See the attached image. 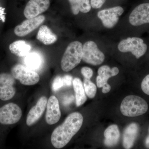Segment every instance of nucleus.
<instances>
[{
  "label": "nucleus",
  "instance_id": "17",
  "mask_svg": "<svg viewBox=\"0 0 149 149\" xmlns=\"http://www.w3.org/2000/svg\"><path fill=\"white\" fill-rule=\"evenodd\" d=\"M37 39L44 45H49L56 42L58 37L47 26L43 25L38 31Z\"/></svg>",
  "mask_w": 149,
  "mask_h": 149
},
{
  "label": "nucleus",
  "instance_id": "31",
  "mask_svg": "<svg viewBox=\"0 0 149 149\" xmlns=\"http://www.w3.org/2000/svg\"></svg>",
  "mask_w": 149,
  "mask_h": 149
},
{
  "label": "nucleus",
  "instance_id": "5",
  "mask_svg": "<svg viewBox=\"0 0 149 149\" xmlns=\"http://www.w3.org/2000/svg\"><path fill=\"white\" fill-rule=\"evenodd\" d=\"M11 73L15 79L24 85H35L40 80V76L37 72L20 64L14 65L12 68Z\"/></svg>",
  "mask_w": 149,
  "mask_h": 149
},
{
  "label": "nucleus",
  "instance_id": "15",
  "mask_svg": "<svg viewBox=\"0 0 149 149\" xmlns=\"http://www.w3.org/2000/svg\"><path fill=\"white\" fill-rule=\"evenodd\" d=\"M139 126L136 123L128 125L124 130L123 144L125 149H130L133 146L139 132Z\"/></svg>",
  "mask_w": 149,
  "mask_h": 149
},
{
  "label": "nucleus",
  "instance_id": "6",
  "mask_svg": "<svg viewBox=\"0 0 149 149\" xmlns=\"http://www.w3.org/2000/svg\"><path fill=\"white\" fill-rule=\"evenodd\" d=\"M105 59L103 53L99 49L97 44L92 41L85 42L83 45V61L92 65L101 64Z\"/></svg>",
  "mask_w": 149,
  "mask_h": 149
},
{
  "label": "nucleus",
  "instance_id": "16",
  "mask_svg": "<svg viewBox=\"0 0 149 149\" xmlns=\"http://www.w3.org/2000/svg\"><path fill=\"white\" fill-rule=\"evenodd\" d=\"M105 139L104 143L107 147L114 146L119 141L120 133L116 125L113 124L109 126L104 133Z\"/></svg>",
  "mask_w": 149,
  "mask_h": 149
},
{
  "label": "nucleus",
  "instance_id": "4",
  "mask_svg": "<svg viewBox=\"0 0 149 149\" xmlns=\"http://www.w3.org/2000/svg\"><path fill=\"white\" fill-rule=\"evenodd\" d=\"M118 48L121 52H130L136 58H139L146 53L148 47L144 43L143 40L139 37H133L121 40Z\"/></svg>",
  "mask_w": 149,
  "mask_h": 149
},
{
  "label": "nucleus",
  "instance_id": "29",
  "mask_svg": "<svg viewBox=\"0 0 149 149\" xmlns=\"http://www.w3.org/2000/svg\"><path fill=\"white\" fill-rule=\"evenodd\" d=\"M63 82L65 85L66 86H69L71 85L72 81H73V77L70 75H64L63 77Z\"/></svg>",
  "mask_w": 149,
  "mask_h": 149
},
{
  "label": "nucleus",
  "instance_id": "12",
  "mask_svg": "<svg viewBox=\"0 0 149 149\" xmlns=\"http://www.w3.org/2000/svg\"><path fill=\"white\" fill-rule=\"evenodd\" d=\"M129 21L135 26L149 23V3L141 4L135 8L130 13Z\"/></svg>",
  "mask_w": 149,
  "mask_h": 149
},
{
  "label": "nucleus",
  "instance_id": "28",
  "mask_svg": "<svg viewBox=\"0 0 149 149\" xmlns=\"http://www.w3.org/2000/svg\"><path fill=\"white\" fill-rule=\"evenodd\" d=\"M106 0H91V6L93 8L98 9L103 5Z\"/></svg>",
  "mask_w": 149,
  "mask_h": 149
},
{
  "label": "nucleus",
  "instance_id": "7",
  "mask_svg": "<svg viewBox=\"0 0 149 149\" xmlns=\"http://www.w3.org/2000/svg\"><path fill=\"white\" fill-rule=\"evenodd\" d=\"M22 111L14 103H9L0 108V123L10 125L15 124L21 119Z\"/></svg>",
  "mask_w": 149,
  "mask_h": 149
},
{
  "label": "nucleus",
  "instance_id": "14",
  "mask_svg": "<svg viewBox=\"0 0 149 149\" xmlns=\"http://www.w3.org/2000/svg\"><path fill=\"white\" fill-rule=\"evenodd\" d=\"M48 100L45 96L40 97L37 104L29 110L27 116L26 124L29 126L34 125L42 117L47 107Z\"/></svg>",
  "mask_w": 149,
  "mask_h": 149
},
{
  "label": "nucleus",
  "instance_id": "20",
  "mask_svg": "<svg viewBox=\"0 0 149 149\" xmlns=\"http://www.w3.org/2000/svg\"><path fill=\"white\" fill-rule=\"evenodd\" d=\"M119 72V69L117 67H114L111 68L108 65H104L99 68L98 74L103 80L108 82V80L110 77L117 75Z\"/></svg>",
  "mask_w": 149,
  "mask_h": 149
},
{
  "label": "nucleus",
  "instance_id": "24",
  "mask_svg": "<svg viewBox=\"0 0 149 149\" xmlns=\"http://www.w3.org/2000/svg\"><path fill=\"white\" fill-rule=\"evenodd\" d=\"M97 86L99 88H102V92L104 94H106L110 92L111 89L110 85L107 82H105L102 80L100 77L98 75L96 78Z\"/></svg>",
  "mask_w": 149,
  "mask_h": 149
},
{
  "label": "nucleus",
  "instance_id": "1",
  "mask_svg": "<svg viewBox=\"0 0 149 149\" xmlns=\"http://www.w3.org/2000/svg\"><path fill=\"white\" fill-rule=\"evenodd\" d=\"M82 115L77 112L70 114L61 125L53 131L51 141L53 146L61 149L65 146L80 130L83 125Z\"/></svg>",
  "mask_w": 149,
  "mask_h": 149
},
{
  "label": "nucleus",
  "instance_id": "25",
  "mask_svg": "<svg viewBox=\"0 0 149 149\" xmlns=\"http://www.w3.org/2000/svg\"><path fill=\"white\" fill-rule=\"evenodd\" d=\"M64 85V82L63 77L60 76H56L54 79L53 82L52 86L53 91L54 92H56L58 91L59 89L61 88Z\"/></svg>",
  "mask_w": 149,
  "mask_h": 149
},
{
  "label": "nucleus",
  "instance_id": "3",
  "mask_svg": "<svg viewBox=\"0 0 149 149\" xmlns=\"http://www.w3.org/2000/svg\"><path fill=\"white\" fill-rule=\"evenodd\" d=\"M148 106L143 99L135 95H129L123 100L120 110L123 115L127 117H136L144 114Z\"/></svg>",
  "mask_w": 149,
  "mask_h": 149
},
{
  "label": "nucleus",
  "instance_id": "27",
  "mask_svg": "<svg viewBox=\"0 0 149 149\" xmlns=\"http://www.w3.org/2000/svg\"><path fill=\"white\" fill-rule=\"evenodd\" d=\"M81 72L84 78L91 79L93 76V70L88 67H84L81 70Z\"/></svg>",
  "mask_w": 149,
  "mask_h": 149
},
{
  "label": "nucleus",
  "instance_id": "23",
  "mask_svg": "<svg viewBox=\"0 0 149 149\" xmlns=\"http://www.w3.org/2000/svg\"><path fill=\"white\" fill-rule=\"evenodd\" d=\"M85 0H68L72 13L77 15L80 12V8Z\"/></svg>",
  "mask_w": 149,
  "mask_h": 149
},
{
  "label": "nucleus",
  "instance_id": "11",
  "mask_svg": "<svg viewBox=\"0 0 149 149\" xmlns=\"http://www.w3.org/2000/svg\"><path fill=\"white\" fill-rule=\"evenodd\" d=\"M50 4L49 0H30L24 8V16L29 19L39 16L47 10Z\"/></svg>",
  "mask_w": 149,
  "mask_h": 149
},
{
  "label": "nucleus",
  "instance_id": "21",
  "mask_svg": "<svg viewBox=\"0 0 149 149\" xmlns=\"http://www.w3.org/2000/svg\"><path fill=\"white\" fill-rule=\"evenodd\" d=\"M24 63L27 67L32 69H37L42 64V58L39 54L32 53L25 56Z\"/></svg>",
  "mask_w": 149,
  "mask_h": 149
},
{
  "label": "nucleus",
  "instance_id": "30",
  "mask_svg": "<svg viewBox=\"0 0 149 149\" xmlns=\"http://www.w3.org/2000/svg\"><path fill=\"white\" fill-rule=\"evenodd\" d=\"M145 145H146V148L149 149V135L146 139V141H145Z\"/></svg>",
  "mask_w": 149,
  "mask_h": 149
},
{
  "label": "nucleus",
  "instance_id": "13",
  "mask_svg": "<svg viewBox=\"0 0 149 149\" xmlns=\"http://www.w3.org/2000/svg\"><path fill=\"white\" fill-rule=\"evenodd\" d=\"M61 117L58 100L55 96H51L47 101L45 115L46 122L50 125L57 123Z\"/></svg>",
  "mask_w": 149,
  "mask_h": 149
},
{
  "label": "nucleus",
  "instance_id": "19",
  "mask_svg": "<svg viewBox=\"0 0 149 149\" xmlns=\"http://www.w3.org/2000/svg\"><path fill=\"white\" fill-rule=\"evenodd\" d=\"M76 99V104L77 107L82 105L87 100L83 83L80 79L77 77L74 78L72 81Z\"/></svg>",
  "mask_w": 149,
  "mask_h": 149
},
{
  "label": "nucleus",
  "instance_id": "9",
  "mask_svg": "<svg viewBox=\"0 0 149 149\" xmlns=\"http://www.w3.org/2000/svg\"><path fill=\"white\" fill-rule=\"evenodd\" d=\"M123 12V8L118 6L100 11L97 13V16L101 20L104 27L111 28L117 24L119 17Z\"/></svg>",
  "mask_w": 149,
  "mask_h": 149
},
{
  "label": "nucleus",
  "instance_id": "26",
  "mask_svg": "<svg viewBox=\"0 0 149 149\" xmlns=\"http://www.w3.org/2000/svg\"><path fill=\"white\" fill-rule=\"evenodd\" d=\"M141 88L145 94L149 95V74L146 76L142 81Z\"/></svg>",
  "mask_w": 149,
  "mask_h": 149
},
{
  "label": "nucleus",
  "instance_id": "22",
  "mask_svg": "<svg viewBox=\"0 0 149 149\" xmlns=\"http://www.w3.org/2000/svg\"><path fill=\"white\" fill-rule=\"evenodd\" d=\"M84 90L86 95L90 98L95 97L97 93V87L90 79L84 78L83 82Z\"/></svg>",
  "mask_w": 149,
  "mask_h": 149
},
{
  "label": "nucleus",
  "instance_id": "2",
  "mask_svg": "<svg viewBox=\"0 0 149 149\" xmlns=\"http://www.w3.org/2000/svg\"><path fill=\"white\" fill-rule=\"evenodd\" d=\"M83 45L78 41L69 44L63 54L61 60V69L69 72L80 64L83 58Z\"/></svg>",
  "mask_w": 149,
  "mask_h": 149
},
{
  "label": "nucleus",
  "instance_id": "18",
  "mask_svg": "<svg viewBox=\"0 0 149 149\" xmlns=\"http://www.w3.org/2000/svg\"><path fill=\"white\" fill-rule=\"evenodd\" d=\"M9 48L12 53L17 56L22 57L29 54L31 47L25 41L18 40L11 43Z\"/></svg>",
  "mask_w": 149,
  "mask_h": 149
},
{
  "label": "nucleus",
  "instance_id": "10",
  "mask_svg": "<svg viewBox=\"0 0 149 149\" xmlns=\"http://www.w3.org/2000/svg\"><path fill=\"white\" fill-rule=\"evenodd\" d=\"M45 19V17L42 15L27 19L21 24L15 27L14 31L15 34L19 37L26 36L39 27Z\"/></svg>",
  "mask_w": 149,
  "mask_h": 149
},
{
  "label": "nucleus",
  "instance_id": "8",
  "mask_svg": "<svg viewBox=\"0 0 149 149\" xmlns=\"http://www.w3.org/2000/svg\"><path fill=\"white\" fill-rule=\"evenodd\" d=\"M15 79L11 73H0V99L8 101L14 97L16 93Z\"/></svg>",
  "mask_w": 149,
  "mask_h": 149
}]
</instances>
